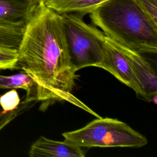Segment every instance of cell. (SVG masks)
Returning <instances> with one entry per match:
<instances>
[{"label": "cell", "instance_id": "cell-1", "mask_svg": "<svg viewBox=\"0 0 157 157\" xmlns=\"http://www.w3.org/2000/svg\"><path fill=\"white\" fill-rule=\"evenodd\" d=\"M18 65L34 81L41 107L64 101L100 117L72 94L78 76L70 61L61 15L42 0L26 25L18 49Z\"/></svg>", "mask_w": 157, "mask_h": 157}, {"label": "cell", "instance_id": "cell-2", "mask_svg": "<svg viewBox=\"0 0 157 157\" xmlns=\"http://www.w3.org/2000/svg\"><path fill=\"white\" fill-rule=\"evenodd\" d=\"M109 39L139 53H156L157 25L136 0H109L90 13Z\"/></svg>", "mask_w": 157, "mask_h": 157}, {"label": "cell", "instance_id": "cell-3", "mask_svg": "<svg viewBox=\"0 0 157 157\" xmlns=\"http://www.w3.org/2000/svg\"><path fill=\"white\" fill-rule=\"evenodd\" d=\"M63 29L71 64L75 72L88 66L105 69V34L85 23L83 15L61 13Z\"/></svg>", "mask_w": 157, "mask_h": 157}, {"label": "cell", "instance_id": "cell-4", "mask_svg": "<svg viewBox=\"0 0 157 157\" xmlns=\"http://www.w3.org/2000/svg\"><path fill=\"white\" fill-rule=\"evenodd\" d=\"M64 140L80 147H134L147 144L145 136L117 119L98 117L84 127L62 134Z\"/></svg>", "mask_w": 157, "mask_h": 157}, {"label": "cell", "instance_id": "cell-5", "mask_svg": "<svg viewBox=\"0 0 157 157\" xmlns=\"http://www.w3.org/2000/svg\"><path fill=\"white\" fill-rule=\"evenodd\" d=\"M110 42L118 48L127 59L137 81L143 91L145 100L151 101L157 94V77L156 71L141 53L136 52L108 37Z\"/></svg>", "mask_w": 157, "mask_h": 157}, {"label": "cell", "instance_id": "cell-6", "mask_svg": "<svg viewBox=\"0 0 157 157\" xmlns=\"http://www.w3.org/2000/svg\"><path fill=\"white\" fill-rule=\"evenodd\" d=\"M104 52L105 56V69L118 80L132 88L137 94L145 99L138 81L124 55L117 48L105 35Z\"/></svg>", "mask_w": 157, "mask_h": 157}, {"label": "cell", "instance_id": "cell-7", "mask_svg": "<svg viewBox=\"0 0 157 157\" xmlns=\"http://www.w3.org/2000/svg\"><path fill=\"white\" fill-rule=\"evenodd\" d=\"M40 0H0V26L26 25Z\"/></svg>", "mask_w": 157, "mask_h": 157}, {"label": "cell", "instance_id": "cell-8", "mask_svg": "<svg viewBox=\"0 0 157 157\" xmlns=\"http://www.w3.org/2000/svg\"><path fill=\"white\" fill-rule=\"evenodd\" d=\"M85 151L66 140L56 141L40 137L31 145L29 151L30 157H84Z\"/></svg>", "mask_w": 157, "mask_h": 157}, {"label": "cell", "instance_id": "cell-9", "mask_svg": "<svg viewBox=\"0 0 157 157\" xmlns=\"http://www.w3.org/2000/svg\"><path fill=\"white\" fill-rule=\"evenodd\" d=\"M107 1L109 0H42L47 7L59 14L76 13L82 15L90 13Z\"/></svg>", "mask_w": 157, "mask_h": 157}, {"label": "cell", "instance_id": "cell-10", "mask_svg": "<svg viewBox=\"0 0 157 157\" xmlns=\"http://www.w3.org/2000/svg\"><path fill=\"white\" fill-rule=\"evenodd\" d=\"M0 88L23 89L26 96L23 102L29 103L36 101V85L33 79L26 72L12 75H0Z\"/></svg>", "mask_w": 157, "mask_h": 157}, {"label": "cell", "instance_id": "cell-11", "mask_svg": "<svg viewBox=\"0 0 157 157\" xmlns=\"http://www.w3.org/2000/svg\"><path fill=\"white\" fill-rule=\"evenodd\" d=\"M18 66V50L0 46V70L13 69Z\"/></svg>", "mask_w": 157, "mask_h": 157}, {"label": "cell", "instance_id": "cell-12", "mask_svg": "<svg viewBox=\"0 0 157 157\" xmlns=\"http://www.w3.org/2000/svg\"><path fill=\"white\" fill-rule=\"evenodd\" d=\"M20 98L15 89L11 90L0 96V105L4 112H10L18 109L20 106Z\"/></svg>", "mask_w": 157, "mask_h": 157}, {"label": "cell", "instance_id": "cell-13", "mask_svg": "<svg viewBox=\"0 0 157 157\" xmlns=\"http://www.w3.org/2000/svg\"><path fill=\"white\" fill-rule=\"evenodd\" d=\"M142 10L157 25V0H136Z\"/></svg>", "mask_w": 157, "mask_h": 157}, {"label": "cell", "instance_id": "cell-14", "mask_svg": "<svg viewBox=\"0 0 157 157\" xmlns=\"http://www.w3.org/2000/svg\"><path fill=\"white\" fill-rule=\"evenodd\" d=\"M22 103L23 105H21L18 109L15 110L4 112L2 109H0V131L7 124H9L12 120H13L18 115L21 110L24 108H26V104H29L28 103Z\"/></svg>", "mask_w": 157, "mask_h": 157}, {"label": "cell", "instance_id": "cell-15", "mask_svg": "<svg viewBox=\"0 0 157 157\" xmlns=\"http://www.w3.org/2000/svg\"><path fill=\"white\" fill-rule=\"evenodd\" d=\"M151 101H152V102H153V104H156V103H157V94H155V95L153 96L152 99H151Z\"/></svg>", "mask_w": 157, "mask_h": 157}, {"label": "cell", "instance_id": "cell-16", "mask_svg": "<svg viewBox=\"0 0 157 157\" xmlns=\"http://www.w3.org/2000/svg\"><path fill=\"white\" fill-rule=\"evenodd\" d=\"M0 71H1V70H0Z\"/></svg>", "mask_w": 157, "mask_h": 157}]
</instances>
